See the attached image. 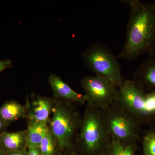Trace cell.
Instances as JSON below:
<instances>
[{
  "instance_id": "cell-18",
  "label": "cell",
  "mask_w": 155,
  "mask_h": 155,
  "mask_svg": "<svg viewBox=\"0 0 155 155\" xmlns=\"http://www.w3.org/2000/svg\"><path fill=\"white\" fill-rule=\"evenodd\" d=\"M12 61L11 60L7 59L5 60H0V72L8 68L12 67Z\"/></svg>"
},
{
  "instance_id": "cell-13",
  "label": "cell",
  "mask_w": 155,
  "mask_h": 155,
  "mask_svg": "<svg viewBox=\"0 0 155 155\" xmlns=\"http://www.w3.org/2000/svg\"><path fill=\"white\" fill-rule=\"evenodd\" d=\"M26 130L27 147H39L49 132L48 123L28 120Z\"/></svg>"
},
{
  "instance_id": "cell-17",
  "label": "cell",
  "mask_w": 155,
  "mask_h": 155,
  "mask_svg": "<svg viewBox=\"0 0 155 155\" xmlns=\"http://www.w3.org/2000/svg\"><path fill=\"white\" fill-rule=\"evenodd\" d=\"M147 101L149 109L155 116V90L147 91Z\"/></svg>"
},
{
  "instance_id": "cell-11",
  "label": "cell",
  "mask_w": 155,
  "mask_h": 155,
  "mask_svg": "<svg viewBox=\"0 0 155 155\" xmlns=\"http://www.w3.org/2000/svg\"><path fill=\"white\" fill-rule=\"evenodd\" d=\"M0 144L5 153L25 149L27 147L26 130L0 134Z\"/></svg>"
},
{
  "instance_id": "cell-20",
  "label": "cell",
  "mask_w": 155,
  "mask_h": 155,
  "mask_svg": "<svg viewBox=\"0 0 155 155\" xmlns=\"http://www.w3.org/2000/svg\"><path fill=\"white\" fill-rule=\"evenodd\" d=\"M5 155H28V152L26 150L24 149L5 153Z\"/></svg>"
},
{
  "instance_id": "cell-8",
  "label": "cell",
  "mask_w": 155,
  "mask_h": 155,
  "mask_svg": "<svg viewBox=\"0 0 155 155\" xmlns=\"http://www.w3.org/2000/svg\"><path fill=\"white\" fill-rule=\"evenodd\" d=\"M132 79L147 91L155 90V51L136 69Z\"/></svg>"
},
{
  "instance_id": "cell-4",
  "label": "cell",
  "mask_w": 155,
  "mask_h": 155,
  "mask_svg": "<svg viewBox=\"0 0 155 155\" xmlns=\"http://www.w3.org/2000/svg\"><path fill=\"white\" fill-rule=\"evenodd\" d=\"M110 139L103 123L101 110L87 104L79 136L82 149L87 155H102Z\"/></svg>"
},
{
  "instance_id": "cell-10",
  "label": "cell",
  "mask_w": 155,
  "mask_h": 155,
  "mask_svg": "<svg viewBox=\"0 0 155 155\" xmlns=\"http://www.w3.org/2000/svg\"><path fill=\"white\" fill-rule=\"evenodd\" d=\"M53 101L46 97L37 96L31 102L28 103L26 118L29 121L48 123L51 112L52 110Z\"/></svg>"
},
{
  "instance_id": "cell-12",
  "label": "cell",
  "mask_w": 155,
  "mask_h": 155,
  "mask_svg": "<svg viewBox=\"0 0 155 155\" xmlns=\"http://www.w3.org/2000/svg\"><path fill=\"white\" fill-rule=\"evenodd\" d=\"M27 110L26 105L13 100L7 101L0 107V119L7 127L18 119L26 117Z\"/></svg>"
},
{
  "instance_id": "cell-22",
  "label": "cell",
  "mask_w": 155,
  "mask_h": 155,
  "mask_svg": "<svg viewBox=\"0 0 155 155\" xmlns=\"http://www.w3.org/2000/svg\"><path fill=\"white\" fill-rule=\"evenodd\" d=\"M5 153L3 151L2 147H1V144H0V155H5Z\"/></svg>"
},
{
  "instance_id": "cell-14",
  "label": "cell",
  "mask_w": 155,
  "mask_h": 155,
  "mask_svg": "<svg viewBox=\"0 0 155 155\" xmlns=\"http://www.w3.org/2000/svg\"><path fill=\"white\" fill-rule=\"evenodd\" d=\"M137 143H126L110 138L102 155H137Z\"/></svg>"
},
{
  "instance_id": "cell-3",
  "label": "cell",
  "mask_w": 155,
  "mask_h": 155,
  "mask_svg": "<svg viewBox=\"0 0 155 155\" xmlns=\"http://www.w3.org/2000/svg\"><path fill=\"white\" fill-rule=\"evenodd\" d=\"M84 63L95 75L107 78L118 87L123 79L117 56L104 44L95 43L87 48L82 54Z\"/></svg>"
},
{
  "instance_id": "cell-21",
  "label": "cell",
  "mask_w": 155,
  "mask_h": 155,
  "mask_svg": "<svg viewBox=\"0 0 155 155\" xmlns=\"http://www.w3.org/2000/svg\"><path fill=\"white\" fill-rule=\"evenodd\" d=\"M6 127V126L4 125V123H3L2 121L0 119V134L5 131V129Z\"/></svg>"
},
{
  "instance_id": "cell-2",
  "label": "cell",
  "mask_w": 155,
  "mask_h": 155,
  "mask_svg": "<svg viewBox=\"0 0 155 155\" xmlns=\"http://www.w3.org/2000/svg\"><path fill=\"white\" fill-rule=\"evenodd\" d=\"M101 112L103 123L110 138L137 143L140 137L141 125L117 99Z\"/></svg>"
},
{
  "instance_id": "cell-9",
  "label": "cell",
  "mask_w": 155,
  "mask_h": 155,
  "mask_svg": "<svg viewBox=\"0 0 155 155\" xmlns=\"http://www.w3.org/2000/svg\"><path fill=\"white\" fill-rule=\"evenodd\" d=\"M48 82L51 85L54 97L68 103H78L84 104L87 102V98L84 94L75 91L58 75H50Z\"/></svg>"
},
{
  "instance_id": "cell-15",
  "label": "cell",
  "mask_w": 155,
  "mask_h": 155,
  "mask_svg": "<svg viewBox=\"0 0 155 155\" xmlns=\"http://www.w3.org/2000/svg\"><path fill=\"white\" fill-rule=\"evenodd\" d=\"M58 147L57 140L49 131L38 147L41 155H56Z\"/></svg>"
},
{
  "instance_id": "cell-5",
  "label": "cell",
  "mask_w": 155,
  "mask_h": 155,
  "mask_svg": "<svg viewBox=\"0 0 155 155\" xmlns=\"http://www.w3.org/2000/svg\"><path fill=\"white\" fill-rule=\"evenodd\" d=\"M147 94L133 79L124 80L118 87L117 100L141 125H151L155 116L147 104Z\"/></svg>"
},
{
  "instance_id": "cell-1",
  "label": "cell",
  "mask_w": 155,
  "mask_h": 155,
  "mask_svg": "<svg viewBox=\"0 0 155 155\" xmlns=\"http://www.w3.org/2000/svg\"><path fill=\"white\" fill-rule=\"evenodd\" d=\"M121 2L130 6V12L124 48L117 58L132 61L155 51V2L122 0Z\"/></svg>"
},
{
  "instance_id": "cell-19",
  "label": "cell",
  "mask_w": 155,
  "mask_h": 155,
  "mask_svg": "<svg viewBox=\"0 0 155 155\" xmlns=\"http://www.w3.org/2000/svg\"><path fill=\"white\" fill-rule=\"evenodd\" d=\"M28 148V155H41L38 147H29Z\"/></svg>"
},
{
  "instance_id": "cell-7",
  "label": "cell",
  "mask_w": 155,
  "mask_h": 155,
  "mask_svg": "<svg viewBox=\"0 0 155 155\" xmlns=\"http://www.w3.org/2000/svg\"><path fill=\"white\" fill-rule=\"evenodd\" d=\"M81 84L87 98V104L101 111L117 99L118 87L100 75L84 76L81 81Z\"/></svg>"
},
{
  "instance_id": "cell-16",
  "label": "cell",
  "mask_w": 155,
  "mask_h": 155,
  "mask_svg": "<svg viewBox=\"0 0 155 155\" xmlns=\"http://www.w3.org/2000/svg\"><path fill=\"white\" fill-rule=\"evenodd\" d=\"M143 155H155V127L147 130L143 137Z\"/></svg>"
},
{
  "instance_id": "cell-6",
  "label": "cell",
  "mask_w": 155,
  "mask_h": 155,
  "mask_svg": "<svg viewBox=\"0 0 155 155\" xmlns=\"http://www.w3.org/2000/svg\"><path fill=\"white\" fill-rule=\"evenodd\" d=\"M66 104L57 102L53 106V116L49 130L61 150L72 147V141L78 125L76 114Z\"/></svg>"
}]
</instances>
